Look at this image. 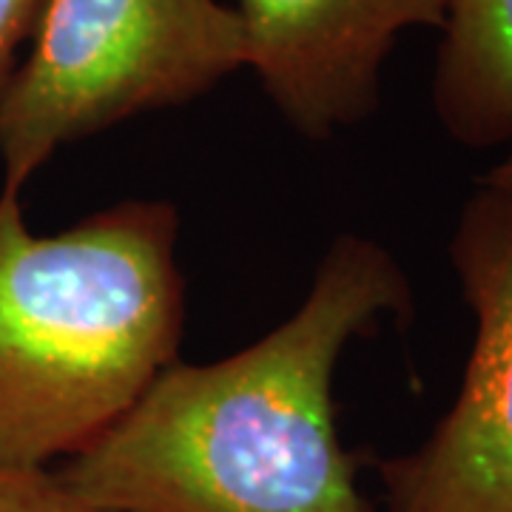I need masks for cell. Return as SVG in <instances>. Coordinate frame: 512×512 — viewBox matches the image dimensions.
I'll list each match as a JSON object with an SVG mask.
<instances>
[{"mask_svg":"<svg viewBox=\"0 0 512 512\" xmlns=\"http://www.w3.org/2000/svg\"><path fill=\"white\" fill-rule=\"evenodd\" d=\"M387 316H413L402 265L342 234L291 319L228 359L171 365L55 473L111 512H373L339 441L333 376Z\"/></svg>","mask_w":512,"mask_h":512,"instance_id":"6da1fadb","label":"cell"},{"mask_svg":"<svg viewBox=\"0 0 512 512\" xmlns=\"http://www.w3.org/2000/svg\"><path fill=\"white\" fill-rule=\"evenodd\" d=\"M177 237L165 200L37 237L20 191H0V464L72 458L180 362Z\"/></svg>","mask_w":512,"mask_h":512,"instance_id":"7a4b0ae2","label":"cell"},{"mask_svg":"<svg viewBox=\"0 0 512 512\" xmlns=\"http://www.w3.org/2000/svg\"><path fill=\"white\" fill-rule=\"evenodd\" d=\"M0 103L3 188L23 191L63 146L174 109L248 66L222 0H46Z\"/></svg>","mask_w":512,"mask_h":512,"instance_id":"3957f363","label":"cell"},{"mask_svg":"<svg viewBox=\"0 0 512 512\" xmlns=\"http://www.w3.org/2000/svg\"><path fill=\"white\" fill-rule=\"evenodd\" d=\"M476 339L453 407L413 453L379 461L384 512H512V191L484 183L450 239Z\"/></svg>","mask_w":512,"mask_h":512,"instance_id":"277c9868","label":"cell"},{"mask_svg":"<svg viewBox=\"0 0 512 512\" xmlns=\"http://www.w3.org/2000/svg\"><path fill=\"white\" fill-rule=\"evenodd\" d=\"M248 69L293 131L330 140L379 109L407 29H441L447 0H237Z\"/></svg>","mask_w":512,"mask_h":512,"instance_id":"5b68a950","label":"cell"},{"mask_svg":"<svg viewBox=\"0 0 512 512\" xmlns=\"http://www.w3.org/2000/svg\"><path fill=\"white\" fill-rule=\"evenodd\" d=\"M433 111L450 140H512V0H447L433 74Z\"/></svg>","mask_w":512,"mask_h":512,"instance_id":"8992f818","label":"cell"},{"mask_svg":"<svg viewBox=\"0 0 512 512\" xmlns=\"http://www.w3.org/2000/svg\"><path fill=\"white\" fill-rule=\"evenodd\" d=\"M0 512H111L74 493L49 467L0 464Z\"/></svg>","mask_w":512,"mask_h":512,"instance_id":"52a82bcc","label":"cell"},{"mask_svg":"<svg viewBox=\"0 0 512 512\" xmlns=\"http://www.w3.org/2000/svg\"><path fill=\"white\" fill-rule=\"evenodd\" d=\"M46 0H0V103L20 66V49L35 35Z\"/></svg>","mask_w":512,"mask_h":512,"instance_id":"ba28073f","label":"cell"},{"mask_svg":"<svg viewBox=\"0 0 512 512\" xmlns=\"http://www.w3.org/2000/svg\"><path fill=\"white\" fill-rule=\"evenodd\" d=\"M481 180H484V183L501 185V188H510L512 191V151L504 157V160H501V163L493 165Z\"/></svg>","mask_w":512,"mask_h":512,"instance_id":"9c48e42d","label":"cell"}]
</instances>
